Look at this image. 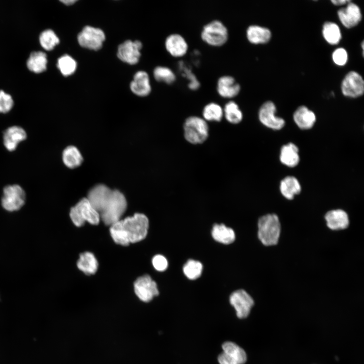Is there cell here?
<instances>
[{"label":"cell","mask_w":364,"mask_h":364,"mask_svg":"<svg viewBox=\"0 0 364 364\" xmlns=\"http://www.w3.org/2000/svg\"><path fill=\"white\" fill-rule=\"evenodd\" d=\"M86 198L107 225L121 219L127 207L126 199L121 192L102 184L92 188Z\"/></svg>","instance_id":"cell-1"},{"label":"cell","mask_w":364,"mask_h":364,"mask_svg":"<svg viewBox=\"0 0 364 364\" xmlns=\"http://www.w3.org/2000/svg\"><path fill=\"white\" fill-rule=\"evenodd\" d=\"M149 220L142 213H135L133 216L120 219L110 226V232L114 241L117 244L127 246L145 239L147 235Z\"/></svg>","instance_id":"cell-2"},{"label":"cell","mask_w":364,"mask_h":364,"mask_svg":"<svg viewBox=\"0 0 364 364\" xmlns=\"http://www.w3.org/2000/svg\"><path fill=\"white\" fill-rule=\"evenodd\" d=\"M258 237L265 246L278 244L281 225L279 217L275 214H267L260 217L258 221Z\"/></svg>","instance_id":"cell-3"},{"label":"cell","mask_w":364,"mask_h":364,"mask_svg":"<svg viewBox=\"0 0 364 364\" xmlns=\"http://www.w3.org/2000/svg\"><path fill=\"white\" fill-rule=\"evenodd\" d=\"M183 127L185 139L192 144H202L208 136V124L201 117L196 116L188 117L184 123Z\"/></svg>","instance_id":"cell-4"},{"label":"cell","mask_w":364,"mask_h":364,"mask_svg":"<svg viewBox=\"0 0 364 364\" xmlns=\"http://www.w3.org/2000/svg\"><path fill=\"white\" fill-rule=\"evenodd\" d=\"M200 36L202 40L208 45L220 47L228 41L229 32L221 21L214 20L203 27Z\"/></svg>","instance_id":"cell-5"},{"label":"cell","mask_w":364,"mask_h":364,"mask_svg":"<svg viewBox=\"0 0 364 364\" xmlns=\"http://www.w3.org/2000/svg\"><path fill=\"white\" fill-rule=\"evenodd\" d=\"M70 217L77 226L83 225L85 221L94 225L98 224L100 217L87 198L80 200L70 209Z\"/></svg>","instance_id":"cell-6"},{"label":"cell","mask_w":364,"mask_h":364,"mask_svg":"<svg viewBox=\"0 0 364 364\" xmlns=\"http://www.w3.org/2000/svg\"><path fill=\"white\" fill-rule=\"evenodd\" d=\"M25 199V193L21 186L16 184L8 185L3 190L2 205L8 211H17L24 205Z\"/></svg>","instance_id":"cell-7"},{"label":"cell","mask_w":364,"mask_h":364,"mask_svg":"<svg viewBox=\"0 0 364 364\" xmlns=\"http://www.w3.org/2000/svg\"><path fill=\"white\" fill-rule=\"evenodd\" d=\"M77 39L82 47L97 51L102 48L105 35L101 29L86 26L78 34Z\"/></svg>","instance_id":"cell-8"},{"label":"cell","mask_w":364,"mask_h":364,"mask_svg":"<svg viewBox=\"0 0 364 364\" xmlns=\"http://www.w3.org/2000/svg\"><path fill=\"white\" fill-rule=\"evenodd\" d=\"M223 352L219 355V364H244L247 355L243 349L236 343L227 341L222 345Z\"/></svg>","instance_id":"cell-9"},{"label":"cell","mask_w":364,"mask_h":364,"mask_svg":"<svg viewBox=\"0 0 364 364\" xmlns=\"http://www.w3.org/2000/svg\"><path fill=\"white\" fill-rule=\"evenodd\" d=\"M276 107L274 103L270 101L264 103L260 107L258 117L260 122L266 127L274 129L280 130L285 124L284 119L276 115Z\"/></svg>","instance_id":"cell-10"},{"label":"cell","mask_w":364,"mask_h":364,"mask_svg":"<svg viewBox=\"0 0 364 364\" xmlns=\"http://www.w3.org/2000/svg\"><path fill=\"white\" fill-rule=\"evenodd\" d=\"M341 87L342 93L345 96L357 98L363 94L364 81L359 73L351 71L344 77Z\"/></svg>","instance_id":"cell-11"},{"label":"cell","mask_w":364,"mask_h":364,"mask_svg":"<svg viewBox=\"0 0 364 364\" xmlns=\"http://www.w3.org/2000/svg\"><path fill=\"white\" fill-rule=\"evenodd\" d=\"M136 295L143 302H148L159 294L156 282L148 275L138 278L134 283Z\"/></svg>","instance_id":"cell-12"},{"label":"cell","mask_w":364,"mask_h":364,"mask_svg":"<svg viewBox=\"0 0 364 364\" xmlns=\"http://www.w3.org/2000/svg\"><path fill=\"white\" fill-rule=\"evenodd\" d=\"M230 302L235 309L237 316L240 318L247 317L254 305L253 298L242 289L233 292L230 295Z\"/></svg>","instance_id":"cell-13"},{"label":"cell","mask_w":364,"mask_h":364,"mask_svg":"<svg viewBox=\"0 0 364 364\" xmlns=\"http://www.w3.org/2000/svg\"><path fill=\"white\" fill-rule=\"evenodd\" d=\"M142 48V43L139 40H126L119 46L117 56L123 62L130 65L135 64L140 58Z\"/></svg>","instance_id":"cell-14"},{"label":"cell","mask_w":364,"mask_h":364,"mask_svg":"<svg viewBox=\"0 0 364 364\" xmlns=\"http://www.w3.org/2000/svg\"><path fill=\"white\" fill-rule=\"evenodd\" d=\"M216 90L220 97L231 99L239 95L241 86L233 76L225 75L218 79Z\"/></svg>","instance_id":"cell-15"},{"label":"cell","mask_w":364,"mask_h":364,"mask_svg":"<svg viewBox=\"0 0 364 364\" xmlns=\"http://www.w3.org/2000/svg\"><path fill=\"white\" fill-rule=\"evenodd\" d=\"M338 16L341 23L350 28L357 25L361 19V13L359 7L351 1L346 7L339 10Z\"/></svg>","instance_id":"cell-16"},{"label":"cell","mask_w":364,"mask_h":364,"mask_svg":"<svg viewBox=\"0 0 364 364\" xmlns=\"http://www.w3.org/2000/svg\"><path fill=\"white\" fill-rule=\"evenodd\" d=\"M166 51L174 57H181L185 55L189 49L186 39L178 33L169 35L165 41Z\"/></svg>","instance_id":"cell-17"},{"label":"cell","mask_w":364,"mask_h":364,"mask_svg":"<svg viewBox=\"0 0 364 364\" xmlns=\"http://www.w3.org/2000/svg\"><path fill=\"white\" fill-rule=\"evenodd\" d=\"M27 138L25 130L20 126H12L5 130L3 134V143L9 151H14L18 144Z\"/></svg>","instance_id":"cell-18"},{"label":"cell","mask_w":364,"mask_h":364,"mask_svg":"<svg viewBox=\"0 0 364 364\" xmlns=\"http://www.w3.org/2000/svg\"><path fill=\"white\" fill-rule=\"evenodd\" d=\"M325 219L327 226L332 230L345 229L349 224L347 213L340 209L329 211L325 214Z\"/></svg>","instance_id":"cell-19"},{"label":"cell","mask_w":364,"mask_h":364,"mask_svg":"<svg viewBox=\"0 0 364 364\" xmlns=\"http://www.w3.org/2000/svg\"><path fill=\"white\" fill-rule=\"evenodd\" d=\"M130 87L132 93L137 96L145 97L148 95L151 87L147 73L143 71L137 72L130 83Z\"/></svg>","instance_id":"cell-20"},{"label":"cell","mask_w":364,"mask_h":364,"mask_svg":"<svg viewBox=\"0 0 364 364\" xmlns=\"http://www.w3.org/2000/svg\"><path fill=\"white\" fill-rule=\"evenodd\" d=\"M293 119L297 126L301 129H309L316 121L314 113L305 106L299 107L293 114Z\"/></svg>","instance_id":"cell-21"},{"label":"cell","mask_w":364,"mask_h":364,"mask_svg":"<svg viewBox=\"0 0 364 364\" xmlns=\"http://www.w3.org/2000/svg\"><path fill=\"white\" fill-rule=\"evenodd\" d=\"M271 36L269 29L257 25H251L246 30L247 38L253 44L266 43L270 40Z\"/></svg>","instance_id":"cell-22"},{"label":"cell","mask_w":364,"mask_h":364,"mask_svg":"<svg viewBox=\"0 0 364 364\" xmlns=\"http://www.w3.org/2000/svg\"><path fill=\"white\" fill-rule=\"evenodd\" d=\"M280 159L284 165L288 167L297 166L300 161L299 149L297 146L292 143L283 145L281 149Z\"/></svg>","instance_id":"cell-23"},{"label":"cell","mask_w":364,"mask_h":364,"mask_svg":"<svg viewBox=\"0 0 364 364\" xmlns=\"http://www.w3.org/2000/svg\"><path fill=\"white\" fill-rule=\"evenodd\" d=\"M280 190L285 198L292 200L296 195L300 193L301 188L300 183L295 177L288 176L281 181Z\"/></svg>","instance_id":"cell-24"},{"label":"cell","mask_w":364,"mask_h":364,"mask_svg":"<svg viewBox=\"0 0 364 364\" xmlns=\"http://www.w3.org/2000/svg\"><path fill=\"white\" fill-rule=\"evenodd\" d=\"M211 234L213 238L220 243L229 244L235 240V234L233 229L223 224H215L213 225Z\"/></svg>","instance_id":"cell-25"},{"label":"cell","mask_w":364,"mask_h":364,"mask_svg":"<svg viewBox=\"0 0 364 364\" xmlns=\"http://www.w3.org/2000/svg\"><path fill=\"white\" fill-rule=\"evenodd\" d=\"M78 268L87 275L94 274L97 270L98 263L94 255L89 252L81 253L77 262Z\"/></svg>","instance_id":"cell-26"},{"label":"cell","mask_w":364,"mask_h":364,"mask_svg":"<svg viewBox=\"0 0 364 364\" xmlns=\"http://www.w3.org/2000/svg\"><path fill=\"white\" fill-rule=\"evenodd\" d=\"M47 65V55L41 51L32 52L27 61V66L29 70L36 73L46 70Z\"/></svg>","instance_id":"cell-27"},{"label":"cell","mask_w":364,"mask_h":364,"mask_svg":"<svg viewBox=\"0 0 364 364\" xmlns=\"http://www.w3.org/2000/svg\"><path fill=\"white\" fill-rule=\"evenodd\" d=\"M62 160L67 167L74 168L81 164L83 158L76 147L70 146L64 150L62 153Z\"/></svg>","instance_id":"cell-28"},{"label":"cell","mask_w":364,"mask_h":364,"mask_svg":"<svg viewBox=\"0 0 364 364\" xmlns=\"http://www.w3.org/2000/svg\"><path fill=\"white\" fill-rule=\"evenodd\" d=\"M323 35L325 39L331 44H338L341 38V33L338 25L332 22L324 23Z\"/></svg>","instance_id":"cell-29"},{"label":"cell","mask_w":364,"mask_h":364,"mask_svg":"<svg viewBox=\"0 0 364 364\" xmlns=\"http://www.w3.org/2000/svg\"><path fill=\"white\" fill-rule=\"evenodd\" d=\"M223 116L232 124H238L243 119V113L238 105L233 101L225 104L223 109Z\"/></svg>","instance_id":"cell-30"},{"label":"cell","mask_w":364,"mask_h":364,"mask_svg":"<svg viewBox=\"0 0 364 364\" xmlns=\"http://www.w3.org/2000/svg\"><path fill=\"white\" fill-rule=\"evenodd\" d=\"M202 115L203 118L206 121L219 122L223 117V108L219 104L211 102L205 106L203 109Z\"/></svg>","instance_id":"cell-31"},{"label":"cell","mask_w":364,"mask_h":364,"mask_svg":"<svg viewBox=\"0 0 364 364\" xmlns=\"http://www.w3.org/2000/svg\"><path fill=\"white\" fill-rule=\"evenodd\" d=\"M57 66L61 73L64 76H67L75 71L77 63L71 56L65 55L58 59Z\"/></svg>","instance_id":"cell-32"},{"label":"cell","mask_w":364,"mask_h":364,"mask_svg":"<svg viewBox=\"0 0 364 364\" xmlns=\"http://www.w3.org/2000/svg\"><path fill=\"white\" fill-rule=\"evenodd\" d=\"M155 79L158 81L172 84L176 80L174 72L169 68L165 66H157L153 71Z\"/></svg>","instance_id":"cell-33"},{"label":"cell","mask_w":364,"mask_h":364,"mask_svg":"<svg viewBox=\"0 0 364 364\" xmlns=\"http://www.w3.org/2000/svg\"><path fill=\"white\" fill-rule=\"evenodd\" d=\"M59 38L51 29L44 30L39 36L40 45L47 51L53 50L59 43Z\"/></svg>","instance_id":"cell-34"},{"label":"cell","mask_w":364,"mask_h":364,"mask_svg":"<svg viewBox=\"0 0 364 364\" xmlns=\"http://www.w3.org/2000/svg\"><path fill=\"white\" fill-rule=\"evenodd\" d=\"M203 266L198 261L189 260L183 267V271L185 276L190 280H196L201 275Z\"/></svg>","instance_id":"cell-35"},{"label":"cell","mask_w":364,"mask_h":364,"mask_svg":"<svg viewBox=\"0 0 364 364\" xmlns=\"http://www.w3.org/2000/svg\"><path fill=\"white\" fill-rule=\"evenodd\" d=\"M179 66L183 71V74L189 80L188 84L189 88L193 90L198 89L200 86V83L192 70L186 66L183 62H180Z\"/></svg>","instance_id":"cell-36"},{"label":"cell","mask_w":364,"mask_h":364,"mask_svg":"<svg viewBox=\"0 0 364 364\" xmlns=\"http://www.w3.org/2000/svg\"><path fill=\"white\" fill-rule=\"evenodd\" d=\"M13 100L8 94L0 90V113H6L10 111L13 106Z\"/></svg>","instance_id":"cell-37"},{"label":"cell","mask_w":364,"mask_h":364,"mask_svg":"<svg viewBox=\"0 0 364 364\" xmlns=\"http://www.w3.org/2000/svg\"><path fill=\"white\" fill-rule=\"evenodd\" d=\"M332 59L336 65L343 66L348 60L347 52L344 48H338L334 51Z\"/></svg>","instance_id":"cell-38"},{"label":"cell","mask_w":364,"mask_h":364,"mask_svg":"<svg viewBox=\"0 0 364 364\" xmlns=\"http://www.w3.org/2000/svg\"><path fill=\"white\" fill-rule=\"evenodd\" d=\"M154 267L158 271L165 270L168 265L167 261L165 257L161 255H156L152 259Z\"/></svg>","instance_id":"cell-39"},{"label":"cell","mask_w":364,"mask_h":364,"mask_svg":"<svg viewBox=\"0 0 364 364\" xmlns=\"http://www.w3.org/2000/svg\"><path fill=\"white\" fill-rule=\"evenodd\" d=\"M350 1L349 0H332L331 2L333 4L336 6L343 5L349 3Z\"/></svg>","instance_id":"cell-40"},{"label":"cell","mask_w":364,"mask_h":364,"mask_svg":"<svg viewBox=\"0 0 364 364\" xmlns=\"http://www.w3.org/2000/svg\"><path fill=\"white\" fill-rule=\"evenodd\" d=\"M76 2V0H63L61 1V2L64 3V4L66 5H71L73 4Z\"/></svg>","instance_id":"cell-41"},{"label":"cell","mask_w":364,"mask_h":364,"mask_svg":"<svg viewBox=\"0 0 364 364\" xmlns=\"http://www.w3.org/2000/svg\"><path fill=\"white\" fill-rule=\"evenodd\" d=\"M363 46H364L363 41H362L361 43V47H362V56H363Z\"/></svg>","instance_id":"cell-42"}]
</instances>
